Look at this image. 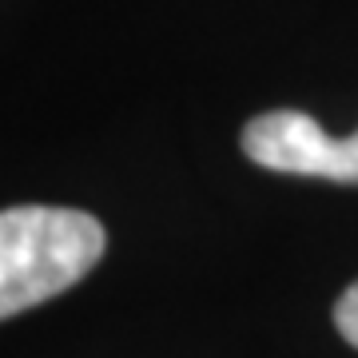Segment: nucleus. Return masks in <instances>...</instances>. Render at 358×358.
I'll return each mask as SVG.
<instances>
[{"label":"nucleus","mask_w":358,"mask_h":358,"mask_svg":"<svg viewBox=\"0 0 358 358\" xmlns=\"http://www.w3.org/2000/svg\"><path fill=\"white\" fill-rule=\"evenodd\" d=\"M103 223L72 207L0 211V319L76 287L103 259Z\"/></svg>","instance_id":"1"},{"label":"nucleus","mask_w":358,"mask_h":358,"mask_svg":"<svg viewBox=\"0 0 358 358\" xmlns=\"http://www.w3.org/2000/svg\"><path fill=\"white\" fill-rule=\"evenodd\" d=\"M243 155L267 171L358 183V131L334 140L303 112H267L243 128Z\"/></svg>","instance_id":"2"},{"label":"nucleus","mask_w":358,"mask_h":358,"mask_svg":"<svg viewBox=\"0 0 358 358\" xmlns=\"http://www.w3.org/2000/svg\"><path fill=\"white\" fill-rule=\"evenodd\" d=\"M334 327H338V334L358 350V282H350L343 291V299L334 303Z\"/></svg>","instance_id":"3"}]
</instances>
